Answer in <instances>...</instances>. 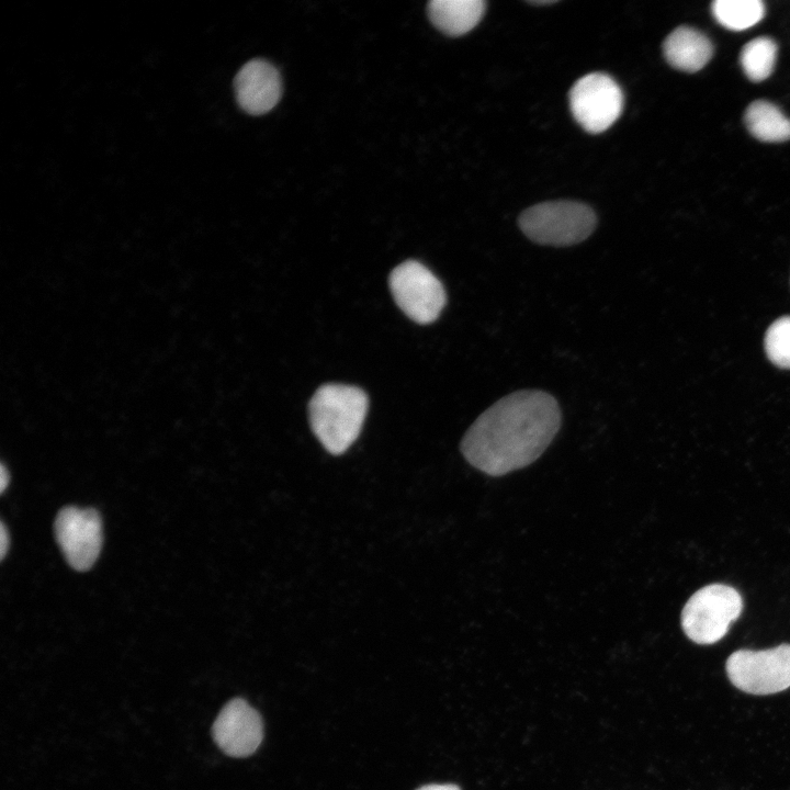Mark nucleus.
<instances>
[{"label": "nucleus", "instance_id": "7", "mask_svg": "<svg viewBox=\"0 0 790 790\" xmlns=\"http://www.w3.org/2000/svg\"><path fill=\"white\" fill-rule=\"evenodd\" d=\"M569 106L574 119L585 131L598 134L608 129L620 116L623 94L610 76L592 72L573 84Z\"/></svg>", "mask_w": 790, "mask_h": 790}, {"label": "nucleus", "instance_id": "17", "mask_svg": "<svg viewBox=\"0 0 790 790\" xmlns=\"http://www.w3.org/2000/svg\"><path fill=\"white\" fill-rule=\"evenodd\" d=\"M8 549H9V533H8V530H7V528H5V524H4L3 522H1V527H0V553H1V558H3V557L5 556V554H7V552H8Z\"/></svg>", "mask_w": 790, "mask_h": 790}, {"label": "nucleus", "instance_id": "16", "mask_svg": "<svg viewBox=\"0 0 790 790\" xmlns=\"http://www.w3.org/2000/svg\"><path fill=\"white\" fill-rule=\"evenodd\" d=\"M765 350L774 364L790 369V316L770 325L765 336Z\"/></svg>", "mask_w": 790, "mask_h": 790}, {"label": "nucleus", "instance_id": "8", "mask_svg": "<svg viewBox=\"0 0 790 790\" xmlns=\"http://www.w3.org/2000/svg\"><path fill=\"white\" fill-rule=\"evenodd\" d=\"M55 534L68 564L77 571L89 569L102 546V521L92 508H63L55 520Z\"/></svg>", "mask_w": 790, "mask_h": 790}, {"label": "nucleus", "instance_id": "1", "mask_svg": "<svg viewBox=\"0 0 790 790\" xmlns=\"http://www.w3.org/2000/svg\"><path fill=\"white\" fill-rule=\"evenodd\" d=\"M561 427V409L546 392L522 390L508 394L483 411L460 444L475 469L501 476L534 462Z\"/></svg>", "mask_w": 790, "mask_h": 790}, {"label": "nucleus", "instance_id": "3", "mask_svg": "<svg viewBox=\"0 0 790 790\" xmlns=\"http://www.w3.org/2000/svg\"><path fill=\"white\" fill-rule=\"evenodd\" d=\"M522 233L532 241L550 246L582 242L595 230L594 211L580 202L549 201L524 210L518 219Z\"/></svg>", "mask_w": 790, "mask_h": 790}, {"label": "nucleus", "instance_id": "10", "mask_svg": "<svg viewBox=\"0 0 790 790\" xmlns=\"http://www.w3.org/2000/svg\"><path fill=\"white\" fill-rule=\"evenodd\" d=\"M235 92L238 104L247 113L260 115L269 112L282 93L278 69L263 59L249 60L236 75Z\"/></svg>", "mask_w": 790, "mask_h": 790}, {"label": "nucleus", "instance_id": "15", "mask_svg": "<svg viewBox=\"0 0 790 790\" xmlns=\"http://www.w3.org/2000/svg\"><path fill=\"white\" fill-rule=\"evenodd\" d=\"M777 57V44L767 36L756 37L746 43L740 54L744 74L754 82L765 80L772 72Z\"/></svg>", "mask_w": 790, "mask_h": 790}, {"label": "nucleus", "instance_id": "5", "mask_svg": "<svg viewBox=\"0 0 790 790\" xmlns=\"http://www.w3.org/2000/svg\"><path fill=\"white\" fill-rule=\"evenodd\" d=\"M730 681L752 695H770L790 687V644L764 651L738 650L726 661Z\"/></svg>", "mask_w": 790, "mask_h": 790}, {"label": "nucleus", "instance_id": "19", "mask_svg": "<svg viewBox=\"0 0 790 790\" xmlns=\"http://www.w3.org/2000/svg\"><path fill=\"white\" fill-rule=\"evenodd\" d=\"M9 481H10L9 472L5 469L4 464H1V470H0V490H1V493H3L5 490L7 486L9 485Z\"/></svg>", "mask_w": 790, "mask_h": 790}, {"label": "nucleus", "instance_id": "11", "mask_svg": "<svg viewBox=\"0 0 790 790\" xmlns=\"http://www.w3.org/2000/svg\"><path fill=\"white\" fill-rule=\"evenodd\" d=\"M713 47L700 31L681 25L675 29L663 43L667 63L679 70L695 72L710 60Z\"/></svg>", "mask_w": 790, "mask_h": 790}, {"label": "nucleus", "instance_id": "14", "mask_svg": "<svg viewBox=\"0 0 790 790\" xmlns=\"http://www.w3.org/2000/svg\"><path fill=\"white\" fill-rule=\"evenodd\" d=\"M712 13L724 27L744 31L764 18L765 5L760 0H715Z\"/></svg>", "mask_w": 790, "mask_h": 790}, {"label": "nucleus", "instance_id": "13", "mask_svg": "<svg viewBox=\"0 0 790 790\" xmlns=\"http://www.w3.org/2000/svg\"><path fill=\"white\" fill-rule=\"evenodd\" d=\"M745 125L761 142L779 143L790 139V120L775 104L757 100L745 111Z\"/></svg>", "mask_w": 790, "mask_h": 790}, {"label": "nucleus", "instance_id": "18", "mask_svg": "<svg viewBox=\"0 0 790 790\" xmlns=\"http://www.w3.org/2000/svg\"><path fill=\"white\" fill-rule=\"evenodd\" d=\"M416 790H461L459 786L447 783V785H426Z\"/></svg>", "mask_w": 790, "mask_h": 790}, {"label": "nucleus", "instance_id": "9", "mask_svg": "<svg viewBox=\"0 0 790 790\" xmlns=\"http://www.w3.org/2000/svg\"><path fill=\"white\" fill-rule=\"evenodd\" d=\"M212 734L225 754L246 757L255 753L262 741V719L247 701L235 698L219 711L213 723Z\"/></svg>", "mask_w": 790, "mask_h": 790}, {"label": "nucleus", "instance_id": "4", "mask_svg": "<svg viewBox=\"0 0 790 790\" xmlns=\"http://www.w3.org/2000/svg\"><path fill=\"white\" fill-rule=\"evenodd\" d=\"M743 609L736 589L723 584H711L697 590L681 611L685 634L698 644H713L727 632Z\"/></svg>", "mask_w": 790, "mask_h": 790}, {"label": "nucleus", "instance_id": "6", "mask_svg": "<svg viewBox=\"0 0 790 790\" xmlns=\"http://www.w3.org/2000/svg\"><path fill=\"white\" fill-rule=\"evenodd\" d=\"M390 287L399 308L418 324H430L447 303L441 281L422 263L408 260L390 274Z\"/></svg>", "mask_w": 790, "mask_h": 790}, {"label": "nucleus", "instance_id": "20", "mask_svg": "<svg viewBox=\"0 0 790 790\" xmlns=\"http://www.w3.org/2000/svg\"><path fill=\"white\" fill-rule=\"evenodd\" d=\"M555 1H551V0H543V1L534 0L531 3H533V4H552Z\"/></svg>", "mask_w": 790, "mask_h": 790}, {"label": "nucleus", "instance_id": "12", "mask_svg": "<svg viewBox=\"0 0 790 790\" xmlns=\"http://www.w3.org/2000/svg\"><path fill=\"white\" fill-rule=\"evenodd\" d=\"M485 11L482 0H432L427 12L431 23L442 33L460 36L481 21Z\"/></svg>", "mask_w": 790, "mask_h": 790}, {"label": "nucleus", "instance_id": "2", "mask_svg": "<svg viewBox=\"0 0 790 790\" xmlns=\"http://www.w3.org/2000/svg\"><path fill=\"white\" fill-rule=\"evenodd\" d=\"M311 427L331 454L338 455L358 438L368 410L365 393L350 385L325 384L309 402Z\"/></svg>", "mask_w": 790, "mask_h": 790}]
</instances>
